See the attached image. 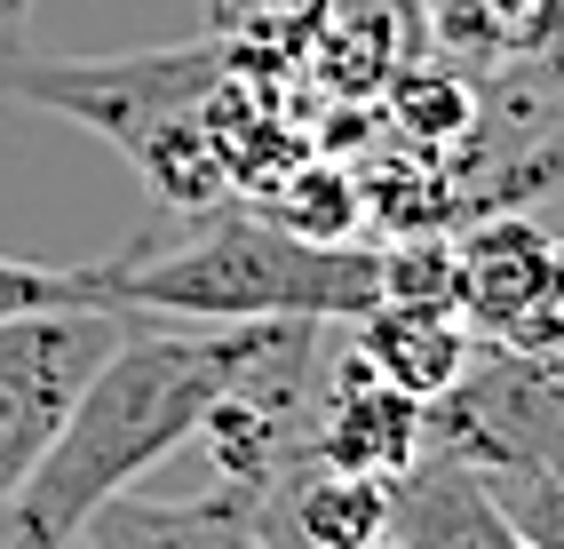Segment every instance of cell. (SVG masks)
Here are the masks:
<instances>
[{"instance_id":"7c38bea8","label":"cell","mask_w":564,"mask_h":549,"mask_svg":"<svg viewBox=\"0 0 564 549\" xmlns=\"http://www.w3.org/2000/svg\"><path fill=\"white\" fill-rule=\"evenodd\" d=\"M48 303H88V263H24V255H0V319L9 311H48Z\"/></svg>"},{"instance_id":"5b68a950","label":"cell","mask_w":564,"mask_h":549,"mask_svg":"<svg viewBox=\"0 0 564 549\" xmlns=\"http://www.w3.org/2000/svg\"><path fill=\"white\" fill-rule=\"evenodd\" d=\"M454 263H462V311L477 326H494L524 351L564 335V255L533 224L501 215V224H485L477 239L454 247Z\"/></svg>"},{"instance_id":"6da1fadb","label":"cell","mask_w":564,"mask_h":549,"mask_svg":"<svg viewBox=\"0 0 564 549\" xmlns=\"http://www.w3.org/2000/svg\"><path fill=\"white\" fill-rule=\"evenodd\" d=\"M279 326L286 319H239V326L135 319L80 383L48 454L0 502V549H72L111 494H128L143 470H160L175 446H192L207 430V415L239 390V375L271 351Z\"/></svg>"},{"instance_id":"52a82bcc","label":"cell","mask_w":564,"mask_h":549,"mask_svg":"<svg viewBox=\"0 0 564 549\" xmlns=\"http://www.w3.org/2000/svg\"><path fill=\"white\" fill-rule=\"evenodd\" d=\"M72 549H271L254 526V494L223 486L207 502H135L111 494L96 518L80 526Z\"/></svg>"},{"instance_id":"3957f363","label":"cell","mask_w":564,"mask_h":549,"mask_svg":"<svg viewBox=\"0 0 564 549\" xmlns=\"http://www.w3.org/2000/svg\"><path fill=\"white\" fill-rule=\"evenodd\" d=\"M223 41H175V49H135V56H0V96L32 112L80 120L88 136L120 143L143 168V183L167 207H207L223 200V152H215V96L231 80Z\"/></svg>"},{"instance_id":"9c48e42d","label":"cell","mask_w":564,"mask_h":549,"mask_svg":"<svg viewBox=\"0 0 564 549\" xmlns=\"http://www.w3.org/2000/svg\"><path fill=\"white\" fill-rule=\"evenodd\" d=\"M382 255V303H422V311H462V263L445 239L405 232L398 247H373Z\"/></svg>"},{"instance_id":"4fadbf2b","label":"cell","mask_w":564,"mask_h":549,"mask_svg":"<svg viewBox=\"0 0 564 549\" xmlns=\"http://www.w3.org/2000/svg\"><path fill=\"white\" fill-rule=\"evenodd\" d=\"M556 183H564V120L533 143V152H524L501 183H494V192H485V207H509V200H533V192H556Z\"/></svg>"},{"instance_id":"8fae6325","label":"cell","mask_w":564,"mask_h":549,"mask_svg":"<svg viewBox=\"0 0 564 549\" xmlns=\"http://www.w3.org/2000/svg\"><path fill=\"white\" fill-rule=\"evenodd\" d=\"M358 207H366V200H358V192H350V183L334 175V168H311V175L286 192L279 224H294L303 239H350V232H358Z\"/></svg>"},{"instance_id":"ba28073f","label":"cell","mask_w":564,"mask_h":549,"mask_svg":"<svg viewBox=\"0 0 564 549\" xmlns=\"http://www.w3.org/2000/svg\"><path fill=\"white\" fill-rule=\"evenodd\" d=\"M350 351L366 358V375H382L405 398H445L469 375V326L462 311H422V303H373L350 319Z\"/></svg>"},{"instance_id":"7a4b0ae2","label":"cell","mask_w":564,"mask_h":549,"mask_svg":"<svg viewBox=\"0 0 564 549\" xmlns=\"http://www.w3.org/2000/svg\"><path fill=\"white\" fill-rule=\"evenodd\" d=\"M88 303L128 319H318L350 326L382 303V255L350 239H303L262 207H192L183 239H135L111 263H88Z\"/></svg>"},{"instance_id":"5bb4252c","label":"cell","mask_w":564,"mask_h":549,"mask_svg":"<svg viewBox=\"0 0 564 549\" xmlns=\"http://www.w3.org/2000/svg\"><path fill=\"white\" fill-rule=\"evenodd\" d=\"M24 32H32V0H0V56H17V49H32Z\"/></svg>"},{"instance_id":"8992f818","label":"cell","mask_w":564,"mask_h":549,"mask_svg":"<svg viewBox=\"0 0 564 549\" xmlns=\"http://www.w3.org/2000/svg\"><path fill=\"white\" fill-rule=\"evenodd\" d=\"M422 398L390 390L382 375H366V358L350 351L334 366V390L318 398V422H311V462L326 470H358V478H405L413 454H422Z\"/></svg>"},{"instance_id":"30bf717a","label":"cell","mask_w":564,"mask_h":549,"mask_svg":"<svg viewBox=\"0 0 564 549\" xmlns=\"http://www.w3.org/2000/svg\"><path fill=\"white\" fill-rule=\"evenodd\" d=\"M390 112L413 143H454L469 120H477V104L469 88L454 80V72H405V80L390 88Z\"/></svg>"},{"instance_id":"277c9868","label":"cell","mask_w":564,"mask_h":549,"mask_svg":"<svg viewBox=\"0 0 564 549\" xmlns=\"http://www.w3.org/2000/svg\"><path fill=\"white\" fill-rule=\"evenodd\" d=\"M128 326H135L128 311H104V303H48V311L0 319V502L48 454L80 383L111 358Z\"/></svg>"}]
</instances>
